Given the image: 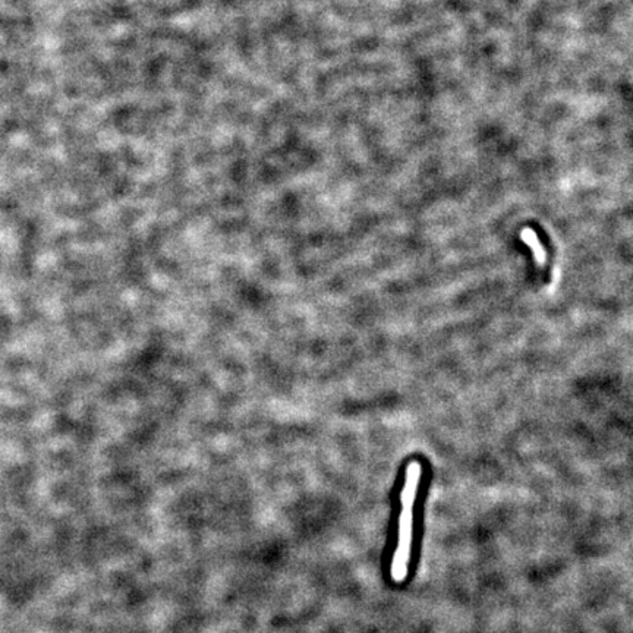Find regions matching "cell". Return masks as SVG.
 Returning <instances> with one entry per match:
<instances>
[{
    "label": "cell",
    "mask_w": 633,
    "mask_h": 633,
    "mask_svg": "<svg viewBox=\"0 0 633 633\" xmlns=\"http://www.w3.org/2000/svg\"><path fill=\"white\" fill-rule=\"evenodd\" d=\"M521 239L534 252L535 263L538 266H544L545 261H547V254H545V249L542 248V245L540 242L537 233L533 229H523L521 232Z\"/></svg>",
    "instance_id": "cell-2"
},
{
    "label": "cell",
    "mask_w": 633,
    "mask_h": 633,
    "mask_svg": "<svg viewBox=\"0 0 633 633\" xmlns=\"http://www.w3.org/2000/svg\"><path fill=\"white\" fill-rule=\"evenodd\" d=\"M422 468L419 462H410L405 474V484L400 492V513L398 521V538L395 553L391 557L390 577L396 584L407 577L409 563L412 557L414 525H415V502L421 480Z\"/></svg>",
    "instance_id": "cell-1"
}]
</instances>
